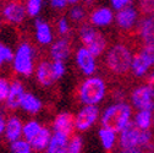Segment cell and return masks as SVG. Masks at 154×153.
I'll use <instances>...</instances> for the list:
<instances>
[{
	"label": "cell",
	"mask_w": 154,
	"mask_h": 153,
	"mask_svg": "<svg viewBox=\"0 0 154 153\" xmlns=\"http://www.w3.org/2000/svg\"><path fill=\"white\" fill-rule=\"evenodd\" d=\"M53 64V71H54V75H55V79H61L64 73H65V65H64V61L63 60H54Z\"/></svg>",
	"instance_id": "obj_33"
},
{
	"label": "cell",
	"mask_w": 154,
	"mask_h": 153,
	"mask_svg": "<svg viewBox=\"0 0 154 153\" xmlns=\"http://www.w3.org/2000/svg\"><path fill=\"white\" fill-rule=\"evenodd\" d=\"M132 109L128 104L116 103L110 105L102 117V126L114 130L115 132H120L130 121Z\"/></svg>",
	"instance_id": "obj_3"
},
{
	"label": "cell",
	"mask_w": 154,
	"mask_h": 153,
	"mask_svg": "<svg viewBox=\"0 0 154 153\" xmlns=\"http://www.w3.org/2000/svg\"><path fill=\"white\" fill-rule=\"evenodd\" d=\"M35 76H37L38 82L44 87L51 86L54 83V81L56 80L54 71H53V64L49 61L39 63V65L35 69Z\"/></svg>",
	"instance_id": "obj_15"
},
{
	"label": "cell",
	"mask_w": 154,
	"mask_h": 153,
	"mask_svg": "<svg viewBox=\"0 0 154 153\" xmlns=\"http://www.w3.org/2000/svg\"><path fill=\"white\" fill-rule=\"evenodd\" d=\"M27 16L26 5L20 2H10L3 9V17L4 20L11 25H20Z\"/></svg>",
	"instance_id": "obj_8"
},
{
	"label": "cell",
	"mask_w": 154,
	"mask_h": 153,
	"mask_svg": "<svg viewBox=\"0 0 154 153\" xmlns=\"http://www.w3.org/2000/svg\"><path fill=\"white\" fill-rule=\"evenodd\" d=\"M50 4L55 9H64L67 5V0H50Z\"/></svg>",
	"instance_id": "obj_38"
},
{
	"label": "cell",
	"mask_w": 154,
	"mask_h": 153,
	"mask_svg": "<svg viewBox=\"0 0 154 153\" xmlns=\"http://www.w3.org/2000/svg\"><path fill=\"white\" fill-rule=\"evenodd\" d=\"M12 59H14L12 49L0 42V67L4 66L5 64L12 63Z\"/></svg>",
	"instance_id": "obj_29"
},
{
	"label": "cell",
	"mask_w": 154,
	"mask_h": 153,
	"mask_svg": "<svg viewBox=\"0 0 154 153\" xmlns=\"http://www.w3.org/2000/svg\"><path fill=\"white\" fill-rule=\"evenodd\" d=\"M41 129H42V125H41L39 123L35 121V120H31V121L23 124L22 136H23L26 140L31 141V140L37 135V133L41 131Z\"/></svg>",
	"instance_id": "obj_27"
},
{
	"label": "cell",
	"mask_w": 154,
	"mask_h": 153,
	"mask_svg": "<svg viewBox=\"0 0 154 153\" xmlns=\"http://www.w3.org/2000/svg\"><path fill=\"white\" fill-rule=\"evenodd\" d=\"M53 129H54V131L60 132L70 139L76 130L75 117L70 113L57 114L56 118L54 119V123H53Z\"/></svg>",
	"instance_id": "obj_10"
},
{
	"label": "cell",
	"mask_w": 154,
	"mask_h": 153,
	"mask_svg": "<svg viewBox=\"0 0 154 153\" xmlns=\"http://www.w3.org/2000/svg\"><path fill=\"white\" fill-rule=\"evenodd\" d=\"M57 30H59V33L60 34H67L69 31H70V26H69V22L66 18H60L59 22H57Z\"/></svg>",
	"instance_id": "obj_35"
},
{
	"label": "cell",
	"mask_w": 154,
	"mask_h": 153,
	"mask_svg": "<svg viewBox=\"0 0 154 153\" xmlns=\"http://www.w3.org/2000/svg\"><path fill=\"white\" fill-rule=\"evenodd\" d=\"M80 39L85 48H87L95 58L102 55L106 49V39L99 32L91 26H82L80 30Z\"/></svg>",
	"instance_id": "obj_6"
},
{
	"label": "cell",
	"mask_w": 154,
	"mask_h": 153,
	"mask_svg": "<svg viewBox=\"0 0 154 153\" xmlns=\"http://www.w3.org/2000/svg\"><path fill=\"white\" fill-rule=\"evenodd\" d=\"M76 63L79 67L82 70L85 75H93L95 69H97V64H95V56L87 49V48H80L76 53Z\"/></svg>",
	"instance_id": "obj_11"
},
{
	"label": "cell",
	"mask_w": 154,
	"mask_h": 153,
	"mask_svg": "<svg viewBox=\"0 0 154 153\" xmlns=\"http://www.w3.org/2000/svg\"><path fill=\"white\" fill-rule=\"evenodd\" d=\"M69 145V137L60 132L54 131L50 137L49 145L47 147V152L49 153H66Z\"/></svg>",
	"instance_id": "obj_19"
},
{
	"label": "cell",
	"mask_w": 154,
	"mask_h": 153,
	"mask_svg": "<svg viewBox=\"0 0 154 153\" xmlns=\"http://www.w3.org/2000/svg\"><path fill=\"white\" fill-rule=\"evenodd\" d=\"M131 101L133 105L138 108L140 110L147 109V110H154V101L153 95L149 91V88L144 86H140L137 88H134L132 94H131Z\"/></svg>",
	"instance_id": "obj_9"
},
{
	"label": "cell",
	"mask_w": 154,
	"mask_h": 153,
	"mask_svg": "<svg viewBox=\"0 0 154 153\" xmlns=\"http://www.w3.org/2000/svg\"><path fill=\"white\" fill-rule=\"evenodd\" d=\"M25 87L20 81H12L10 85V91L8 94V98L4 102L6 108L10 110H16L17 108H20L21 101L25 95Z\"/></svg>",
	"instance_id": "obj_13"
},
{
	"label": "cell",
	"mask_w": 154,
	"mask_h": 153,
	"mask_svg": "<svg viewBox=\"0 0 154 153\" xmlns=\"http://www.w3.org/2000/svg\"><path fill=\"white\" fill-rule=\"evenodd\" d=\"M20 108H22L26 113L37 114V113H39L41 109H42V102L38 97H35L34 94L25 93L23 98L21 101V104H20Z\"/></svg>",
	"instance_id": "obj_23"
},
{
	"label": "cell",
	"mask_w": 154,
	"mask_h": 153,
	"mask_svg": "<svg viewBox=\"0 0 154 153\" xmlns=\"http://www.w3.org/2000/svg\"><path fill=\"white\" fill-rule=\"evenodd\" d=\"M120 132V149L122 152L137 153L154 151V142L150 131L138 127L134 121H128Z\"/></svg>",
	"instance_id": "obj_1"
},
{
	"label": "cell",
	"mask_w": 154,
	"mask_h": 153,
	"mask_svg": "<svg viewBox=\"0 0 154 153\" xmlns=\"http://www.w3.org/2000/svg\"><path fill=\"white\" fill-rule=\"evenodd\" d=\"M137 17H138L137 10L128 5L121 10H118L116 22L122 30H130L137 22Z\"/></svg>",
	"instance_id": "obj_14"
},
{
	"label": "cell",
	"mask_w": 154,
	"mask_h": 153,
	"mask_svg": "<svg viewBox=\"0 0 154 153\" xmlns=\"http://www.w3.org/2000/svg\"><path fill=\"white\" fill-rule=\"evenodd\" d=\"M34 28H35V39L39 44L47 45L53 42V32L49 23L41 20V18H37L34 21Z\"/></svg>",
	"instance_id": "obj_18"
},
{
	"label": "cell",
	"mask_w": 154,
	"mask_h": 153,
	"mask_svg": "<svg viewBox=\"0 0 154 153\" xmlns=\"http://www.w3.org/2000/svg\"><path fill=\"white\" fill-rule=\"evenodd\" d=\"M110 2L115 10H121V9L128 6L132 0H110Z\"/></svg>",
	"instance_id": "obj_36"
},
{
	"label": "cell",
	"mask_w": 154,
	"mask_h": 153,
	"mask_svg": "<svg viewBox=\"0 0 154 153\" xmlns=\"http://www.w3.org/2000/svg\"><path fill=\"white\" fill-rule=\"evenodd\" d=\"M136 125L143 130H149V127L153 124V118H152V110L142 109L137 115H136Z\"/></svg>",
	"instance_id": "obj_26"
},
{
	"label": "cell",
	"mask_w": 154,
	"mask_h": 153,
	"mask_svg": "<svg viewBox=\"0 0 154 153\" xmlns=\"http://www.w3.org/2000/svg\"><path fill=\"white\" fill-rule=\"evenodd\" d=\"M5 125H6V119L3 115H0V135H3V133H4Z\"/></svg>",
	"instance_id": "obj_39"
},
{
	"label": "cell",
	"mask_w": 154,
	"mask_h": 153,
	"mask_svg": "<svg viewBox=\"0 0 154 153\" xmlns=\"http://www.w3.org/2000/svg\"><path fill=\"white\" fill-rule=\"evenodd\" d=\"M50 137H51L50 130L48 127L42 126L41 131L38 132L37 135L29 141L31 145H32L33 151H43V149H47V147L49 145V141H50Z\"/></svg>",
	"instance_id": "obj_22"
},
{
	"label": "cell",
	"mask_w": 154,
	"mask_h": 153,
	"mask_svg": "<svg viewBox=\"0 0 154 153\" xmlns=\"http://www.w3.org/2000/svg\"><path fill=\"white\" fill-rule=\"evenodd\" d=\"M99 117V110L95 104H86L83 109L79 111V114L75 117V125L76 130L86 131L88 130Z\"/></svg>",
	"instance_id": "obj_7"
},
{
	"label": "cell",
	"mask_w": 154,
	"mask_h": 153,
	"mask_svg": "<svg viewBox=\"0 0 154 153\" xmlns=\"http://www.w3.org/2000/svg\"><path fill=\"white\" fill-rule=\"evenodd\" d=\"M138 32L141 34L143 44L154 45V12L147 15L138 27Z\"/></svg>",
	"instance_id": "obj_17"
},
{
	"label": "cell",
	"mask_w": 154,
	"mask_h": 153,
	"mask_svg": "<svg viewBox=\"0 0 154 153\" xmlns=\"http://www.w3.org/2000/svg\"><path fill=\"white\" fill-rule=\"evenodd\" d=\"M152 118H153V124H154V110L152 111Z\"/></svg>",
	"instance_id": "obj_41"
},
{
	"label": "cell",
	"mask_w": 154,
	"mask_h": 153,
	"mask_svg": "<svg viewBox=\"0 0 154 153\" xmlns=\"http://www.w3.org/2000/svg\"><path fill=\"white\" fill-rule=\"evenodd\" d=\"M114 20V14L108 8H100L94 10L89 17V21L92 25L95 26H108Z\"/></svg>",
	"instance_id": "obj_20"
},
{
	"label": "cell",
	"mask_w": 154,
	"mask_h": 153,
	"mask_svg": "<svg viewBox=\"0 0 154 153\" xmlns=\"http://www.w3.org/2000/svg\"><path fill=\"white\" fill-rule=\"evenodd\" d=\"M34 49L28 43L18 45L14 53L12 67L16 73L22 76H31L34 71Z\"/></svg>",
	"instance_id": "obj_5"
},
{
	"label": "cell",
	"mask_w": 154,
	"mask_h": 153,
	"mask_svg": "<svg viewBox=\"0 0 154 153\" xmlns=\"http://www.w3.org/2000/svg\"><path fill=\"white\" fill-rule=\"evenodd\" d=\"M10 82L4 79V77H0V102H5L8 98V94L10 91Z\"/></svg>",
	"instance_id": "obj_32"
},
{
	"label": "cell",
	"mask_w": 154,
	"mask_h": 153,
	"mask_svg": "<svg viewBox=\"0 0 154 153\" xmlns=\"http://www.w3.org/2000/svg\"><path fill=\"white\" fill-rule=\"evenodd\" d=\"M82 146H83V142H82L81 136L72 135L71 136V140H69L67 152H70V153H79V152H81Z\"/></svg>",
	"instance_id": "obj_30"
},
{
	"label": "cell",
	"mask_w": 154,
	"mask_h": 153,
	"mask_svg": "<svg viewBox=\"0 0 154 153\" xmlns=\"http://www.w3.org/2000/svg\"><path fill=\"white\" fill-rule=\"evenodd\" d=\"M25 5H26L27 15L31 17H37L42 11L43 0H27Z\"/></svg>",
	"instance_id": "obj_28"
},
{
	"label": "cell",
	"mask_w": 154,
	"mask_h": 153,
	"mask_svg": "<svg viewBox=\"0 0 154 153\" xmlns=\"http://www.w3.org/2000/svg\"><path fill=\"white\" fill-rule=\"evenodd\" d=\"M146 86L149 88L152 95H153V98H154V71L146 77Z\"/></svg>",
	"instance_id": "obj_37"
},
{
	"label": "cell",
	"mask_w": 154,
	"mask_h": 153,
	"mask_svg": "<svg viewBox=\"0 0 154 153\" xmlns=\"http://www.w3.org/2000/svg\"><path fill=\"white\" fill-rule=\"evenodd\" d=\"M22 130H23V124L20 120V118H17L16 115L10 117L6 120V125H5V130H4L5 139L9 142H12L17 139L22 137Z\"/></svg>",
	"instance_id": "obj_16"
},
{
	"label": "cell",
	"mask_w": 154,
	"mask_h": 153,
	"mask_svg": "<svg viewBox=\"0 0 154 153\" xmlns=\"http://www.w3.org/2000/svg\"><path fill=\"white\" fill-rule=\"evenodd\" d=\"M138 10L142 16H147L154 12V0H141Z\"/></svg>",
	"instance_id": "obj_31"
},
{
	"label": "cell",
	"mask_w": 154,
	"mask_h": 153,
	"mask_svg": "<svg viewBox=\"0 0 154 153\" xmlns=\"http://www.w3.org/2000/svg\"><path fill=\"white\" fill-rule=\"evenodd\" d=\"M85 17V10L80 6H75L71 10V18L73 21H81Z\"/></svg>",
	"instance_id": "obj_34"
},
{
	"label": "cell",
	"mask_w": 154,
	"mask_h": 153,
	"mask_svg": "<svg viewBox=\"0 0 154 153\" xmlns=\"http://www.w3.org/2000/svg\"><path fill=\"white\" fill-rule=\"evenodd\" d=\"M79 0H67V3H70V4H76Z\"/></svg>",
	"instance_id": "obj_40"
},
{
	"label": "cell",
	"mask_w": 154,
	"mask_h": 153,
	"mask_svg": "<svg viewBox=\"0 0 154 153\" xmlns=\"http://www.w3.org/2000/svg\"><path fill=\"white\" fill-rule=\"evenodd\" d=\"M152 66H154V61L149 58L148 55H146L141 49L133 54L132 65H131V71H132V73H133L134 76H137V77L144 76L146 72H147Z\"/></svg>",
	"instance_id": "obj_12"
},
{
	"label": "cell",
	"mask_w": 154,
	"mask_h": 153,
	"mask_svg": "<svg viewBox=\"0 0 154 153\" xmlns=\"http://www.w3.org/2000/svg\"><path fill=\"white\" fill-rule=\"evenodd\" d=\"M70 42L65 38L56 41L50 48V55L54 60H65L70 55Z\"/></svg>",
	"instance_id": "obj_21"
},
{
	"label": "cell",
	"mask_w": 154,
	"mask_h": 153,
	"mask_svg": "<svg viewBox=\"0 0 154 153\" xmlns=\"http://www.w3.org/2000/svg\"><path fill=\"white\" fill-rule=\"evenodd\" d=\"M10 151L14 153H31L33 151L32 145L28 140L23 139H17L12 142H10Z\"/></svg>",
	"instance_id": "obj_25"
},
{
	"label": "cell",
	"mask_w": 154,
	"mask_h": 153,
	"mask_svg": "<svg viewBox=\"0 0 154 153\" xmlns=\"http://www.w3.org/2000/svg\"><path fill=\"white\" fill-rule=\"evenodd\" d=\"M106 92L105 82L99 77H89L87 79L79 89L80 101L83 104H95L103 101Z\"/></svg>",
	"instance_id": "obj_4"
},
{
	"label": "cell",
	"mask_w": 154,
	"mask_h": 153,
	"mask_svg": "<svg viewBox=\"0 0 154 153\" xmlns=\"http://www.w3.org/2000/svg\"><path fill=\"white\" fill-rule=\"evenodd\" d=\"M133 54L124 43L112 45L105 55V67L115 76H125L131 71Z\"/></svg>",
	"instance_id": "obj_2"
},
{
	"label": "cell",
	"mask_w": 154,
	"mask_h": 153,
	"mask_svg": "<svg viewBox=\"0 0 154 153\" xmlns=\"http://www.w3.org/2000/svg\"><path fill=\"white\" fill-rule=\"evenodd\" d=\"M99 139L102 141V145H103L104 149L111 151L115 142H116V132H115L114 130L106 129V127H102L99 130Z\"/></svg>",
	"instance_id": "obj_24"
}]
</instances>
